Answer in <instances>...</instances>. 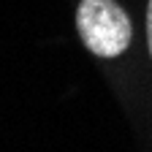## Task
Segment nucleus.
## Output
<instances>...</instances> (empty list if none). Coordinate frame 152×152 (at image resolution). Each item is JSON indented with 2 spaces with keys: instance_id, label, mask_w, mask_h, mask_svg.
Returning <instances> with one entry per match:
<instances>
[{
  "instance_id": "1",
  "label": "nucleus",
  "mask_w": 152,
  "mask_h": 152,
  "mask_svg": "<svg viewBox=\"0 0 152 152\" xmlns=\"http://www.w3.org/2000/svg\"><path fill=\"white\" fill-rule=\"evenodd\" d=\"M76 30L98 57H120L133 38L130 19L114 0H82L76 8Z\"/></svg>"
},
{
  "instance_id": "2",
  "label": "nucleus",
  "mask_w": 152,
  "mask_h": 152,
  "mask_svg": "<svg viewBox=\"0 0 152 152\" xmlns=\"http://www.w3.org/2000/svg\"><path fill=\"white\" fill-rule=\"evenodd\" d=\"M147 44H149V57H152V0L147 6Z\"/></svg>"
}]
</instances>
